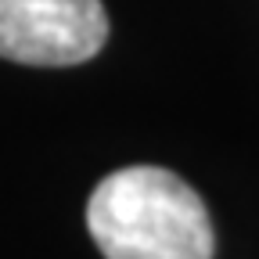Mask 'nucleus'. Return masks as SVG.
Listing matches in <instances>:
<instances>
[{
  "label": "nucleus",
  "instance_id": "obj_1",
  "mask_svg": "<svg viewBox=\"0 0 259 259\" xmlns=\"http://www.w3.org/2000/svg\"><path fill=\"white\" fill-rule=\"evenodd\" d=\"M87 227L105 259H212L205 202L162 166L105 177L87 202Z\"/></svg>",
  "mask_w": 259,
  "mask_h": 259
},
{
  "label": "nucleus",
  "instance_id": "obj_2",
  "mask_svg": "<svg viewBox=\"0 0 259 259\" xmlns=\"http://www.w3.org/2000/svg\"><path fill=\"white\" fill-rule=\"evenodd\" d=\"M108 40L101 0H0V58L40 69L90 61Z\"/></svg>",
  "mask_w": 259,
  "mask_h": 259
}]
</instances>
